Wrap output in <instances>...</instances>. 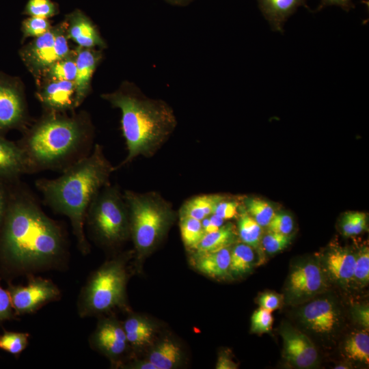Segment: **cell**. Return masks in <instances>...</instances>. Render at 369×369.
I'll return each instance as SVG.
<instances>
[{"label":"cell","instance_id":"52a82bcc","mask_svg":"<svg viewBox=\"0 0 369 369\" xmlns=\"http://www.w3.org/2000/svg\"><path fill=\"white\" fill-rule=\"evenodd\" d=\"M85 224L92 237L101 245L113 247L128 239V208L117 185L110 183L98 191L87 208Z\"/></svg>","mask_w":369,"mask_h":369},{"label":"cell","instance_id":"7dc6e473","mask_svg":"<svg viewBox=\"0 0 369 369\" xmlns=\"http://www.w3.org/2000/svg\"><path fill=\"white\" fill-rule=\"evenodd\" d=\"M237 366V364L224 353L219 356L216 364L217 369H236Z\"/></svg>","mask_w":369,"mask_h":369},{"label":"cell","instance_id":"60d3db41","mask_svg":"<svg viewBox=\"0 0 369 369\" xmlns=\"http://www.w3.org/2000/svg\"><path fill=\"white\" fill-rule=\"evenodd\" d=\"M125 332H154V328L144 318L136 316H128L122 324Z\"/></svg>","mask_w":369,"mask_h":369},{"label":"cell","instance_id":"83f0119b","mask_svg":"<svg viewBox=\"0 0 369 369\" xmlns=\"http://www.w3.org/2000/svg\"><path fill=\"white\" fill-rule=\"evenodd\" d=\"M255 260L254 248L243 243L236 244L230 253V271L235 275H243L253 267Z\"/></svg>","mask_w":369,"mask_h":369},{"label":"cell","instance_id":"b9f144b4","mask_svg":"<svg viewBox=\"0 0 369 369\" xmlns=\"http://www.w3.org/2000/svg\"><path fill=\"white\" fill-rule=\"evenodd\" d=\"M125 333L128 344L135 347H140L151 341L154 332L131 331L125 332Z\"/></svg>","mask_w":369,"mask_h":369},{"label":"cell","instance_id":"484cf974","mask_svg":"<svg viewBox=\"0 0 369 369\" xmlns=\"http://www.w3.org/2000/svg\"><path fill=\"white\" fill-rule=\"evenodd\" d=\"M76 51L70 53L49 66L42 75L48 81H74L77 73Z\"/></svg>","mask_w":369,"mask_h":369},{"label":"cell","instance_id":"816d5d0a","mask_svg":"<svg viewBox=\"0 0 369 369\" xmlns=\"http://www.w3.org/2000/svg\"><path fill=\"white\" fill-rule=\"evenodd\" d=\"M171 1H176V2H181V1H184L186 0H171Z\"/></svg>","mask_w":369,"mask_h":369},{"label":"cell","instance_id":"d6a6232c","mask_svg":"<svg viewBox=\"0 0 369 369\" xmlns=\"http://www.w3.org/2000/svg\"><path fill=\"white\" fill-rule=\"evenodd\" d=\"M342 232L346 236L359 234L366 228V215L362 212H348L341 222Z\"/></svg>","mask_w":369,"mask_h":369},{"label":"cell","instance_id":"ffe728a7","mask_svg":"<svg viewBox=\"0 0 369 369\" xmlns=\"http://www.w3.org/2000/svg\"><path fill=\"white\" fill-rule=\"evenodd\" d=\"M355 255L346 249H335L326 258L325 264L331 276L342 284H347L353 279Z\"/></svg>","mask_w":369,"mask_h":369},{"label":"cell","instance_id":"f1b7e54d","mask_svg":"<svg viewBox=\"0 0 369 369\" xmlns=\"http://www.w3.org/2000/svg\"><path fill=\"white\" fill-rule=\"evenodd\" d=\"M243 205L249 215L262 228L269 225L275 213L269 202L258 197H245Z\"/></svg>","mask_w":369,"mask_h":369},{"label":"cell","instance_id":"277c9868","mask_svg":"<svg viewBox=\"0 0 369 369\" xmlns=\"http://www.w3.org/2000/svg\"><path fill=\"white\" fill-rule=\"evenodd\" d=\"M101 96L121 111V128L127 155L115 167V170L139 156L152 157L176 127L172 108L162 100L146 96L135 86L126 84Z\"/></svg>","mask_w":369,"mask_h":369},{"label":"cell","instance_id":"cb8c5ba5","mask_svg":"<svg viewBox=\"0 0 369 369\" xmlns=\"http://www.w3.org/2000/svg\"><path fill=\"white\" fill-rule=\"evenodd\" d=\"M182 359L180 346L174 341L164 340L151 351L148 360L157 369H171L177 366Z\"/></svg>","mask_w":369,"mask_h":369},{"label":"cell","instance_id":"f546056e","mask_svg":"<svg viewBox=\"0 0 369 369\" xmlns=\"http://www.w3.org/2000/svg\"><path fill=\"white\" fill-rule=\"evenodd\" d=\"M179 218L180 234L184 246L195 249L205 234L201 221L186 216Z\"/></svg>","mask_w":369,"mask_h":369},{"label":"cell","instance_id":"9c48e42d","mask_svg":"<svg viewBox=\"0 0 369 369\" xmlns=\"http://www.w3.org/2000/svg\"><path fill=\"white\" fill-rule=\"evenodd\" d=\"M27 278L25 286L8 284V291L16 316L34 313L61 297L60 290L51 279L33 275H27Z\"/></svg>","mask_w":369,"mask_h":369},{"label":"cell","instance_id":"4fadbf2b","mask_svg":"<svg viewBox=\"0 0 369 369\" xmlns=\"http://www.w3.org/2000/svg\"><path fill=\"white\" fill-rule=\"evenodd\" d=\"M280 334L284 342V357L289 363L300 368L316 364L318 352L306 335L289 326L282 327Z\"/></svg>","mask_w":369,"mask_h":369},{"label":"cell","instance_id":"ee69618b","mask_svg":"<svg viewBox=\"0 0 369 369\" xmlns=\"http://www.w3.org/2000/svg\"><path fill=\"white\" fill-rule=\"evenodd\" d=\"M258 301L260 308L271 312L277 309L281 302L279 296L273 292L263 293L260 297Z\"/></svg>","mask_w":369,"mask_h":369},{"label":"cell","instance_id":"2e32d148","mask_svg":"<svg viewBox=\"0 0 369 369\" xmlns=\"http://www.w3.org/2000/svg\"><path fill=\"white\" fill-rule=\"evenodd\" d=\"M65 21L68 38L79 46L93 49L106 46L94 24L81 10L76 9L69 13Z\"/></svg>","mask_w":369,"mask_h":369},{"label":"cell","instance_id":"8d00e7d4","mask_svg":"<svg viewBox=\"0 0 369 369\" xmlns=\"http://www.w3.org/2000/svg\"><path fill=\"white\" fill-rule=\"evenodd\" d=\"M273 322L271 312L260 308L255 310L251 318V331L256 333H268Z\"/></svg>","mask_w":369,"mask_h":369},{"label":"cell","instance_id":"7402d4cb","mask_svg":"<svg viewBox=\"0 0 369 369\" xmlns=\"http://www.w3.org/2000/svg\"><path fill=\"white\" fill-rule=\"evenodd\" d=\"M237 239L235 226L228 223L213 232L205 234L195 250L197 254L216 251L235 245Z\"/></svg>","mask_w":369,"mask_h":369},{"label":"cell","instance_id":"681fc988","mask_svg":"<svg viewBox=\"0 0 369 369\" xmlns=\"http://www.w3.org/2000/svg\"><path fill=\"white\" fill-rule=\"evenodd\" d=\"M210 222L215 226L220 228L223 225L224 219L216 215L215 214H211L209 217Z\"/></svg>","mask_w":369,"mask_h":369},{"label":"cell","instance_id":"ba28073f","mask_svg":"<svg viewBox=\"0 0 369 369\" xmlns=\"http://www.w3.org/2000/svg\"><path fill=\"white\" fill-rule=\"evenodd\" d=\"M68 40L66 23L64 20L24 46L20 50L19 55L33 74L42 75L52 64L70 53Z\"/></svg>","mask_w":369,"mask_h":369},{"label":"cell","instance_id":"8992f818","mask_svg":"<svg viewBox=\"0 0 369 369\" xmlns=\"http://www.w3.org/2000/svg\"><path fill=\"white\" fill-rule=\"evenodd\" d=\"M122 257L105 262L88 278L77 300L81 318L104 314L125 305L128 275Z\"/></svg>","mask_w":369,"mask_h":369},{"label":"cell","instance_id":"6da1fadb","mask_svg":"<svg viewBox=\"0 0 369 369\" xmlns=\"http://www.w3.org/2000/svg\"><path fill=\"white\" fill-rule=\"evenodd\" d=\"M68 244L62 227L42 210L19 180L10 182L6 214L0 228V263L12 275L62 267Z\"/></svg>","mask_w":369,"mask_h":369},{"label":"cell","instance_id":"44dd1931","mask_svg":"<svg viewBox=\"0 0 369 369\" xmlns=\"http://www.w3.org/2000/svg\"><path fill=\"white\" fill-rule=\"evenodd\" d=\"M231 247L216 251L197 254L195 266L200 272L212 277H223L230 271Z\"/></svg>","mask_w":369,"mask_h":369},{"label":"cell","instance_id":"f907efd6","mask_svg":"<svg viewBox=\"0 0 369 369\" xmlns=\"http://www.w3.org/2000/svg\"><path fill=\"white\" fill-rule=\"evenodd\" d=\"M336 369H341V368H344V369H346L348 368V367H346L345 365H338L337 366L335 367Z\"/></svg>","mask_w":369,"mask_h":369},{"label":"cell","instance_id":"d590c367","mask_svg":"<svg viewBox=\"0 0 369 369\" xmlns=\"http://www.w3.org/2000/svg\"><path fill=\"white\" fill-rule=\"evenodd\" d=\"M290 235L269 232L261 239V244L264 250L270 254L277 253L290 243Z\"/></svg>","mask_w":369,"mask_h":369},{"label":"cell","instance_id":"d6986e66","mask_svg":"<svg viewBox=\"0 0 369 369\" xmlns=\"http://www.w3.org/2000/svg\"><path fill=\"white\" fill-rule=\"evenodd\" d=\"M259 8L274 31L283 32V25L306 0H257Z\"/></svg>","mask_w":369,"mask_h":369},{"label":"cell","instance_id":"f35d334b","mask_svg":"<svg viewBox=\"0 0 369 369\" xmlns=\"http://www.w3.org/2000/svg\"><path fill=\"white\" fill-rule=\"evenodd\" d=\"M239 202L234 200H228L225 196L215 206L213 214L224 220L236 217L238 215Z\"/></svg>","mask_w":369,"mask_h":369},{"label":"cell","instance_id":"5bb4252c","mask_svg":"<svg viewBox=\"0 0 369 369\" xmlns=\"http://www.w3.org/2000/svg\"><path fill=\"white\" fill-rule=\"evenodd\" d=\"M38 98L47 113H65L78 107L74 81H48Z\"/></svg>","mask_w":369,"mask_h":369},{"label":"cell","instance_id":"5b68a950","mask_svg":"<svg viewBox=\"0 0 369 369\" xmlns=\"http://www.w3.org/2000/svg\"><path fill=\"white\" fill-rule=\"evenodd\" d=\"M130 224V236L139 256L152 250L174 222L171 203L156 191H124Z\"/></svg>","mask_w":369,"mask_h":369},{"label":"cell","instance_id":"603a6c76","mask_svg":"<svg viewBox=\"0 0 369 369\" xmlns=\"http://www.w3.org/2000/svg\"><path fill=\"white\" fill-rule=\"evenodd\" d=\"M225 196L219 194H202L186 200L179 210V217H190L202 221L213 213L215 206Z\"/></svg>","mask_w":369,"mask_h":369},{"label":"cell","instance_id":"74e56055","mask_svg":"<svg viewBox=\"0 0 369 369\" xmlns=\"http://www.w3.org/2000/svg\"><path fill=\"white\" fill-rule=\"evenodd\" d=\"M266 227L269 232L290 235L294 228V221L290 215L278 213H275Z\"/></svg>","mask_w":369,"mask_h":369},{"label":"cell","instance_id":"e0dca14e","mask_svg":"<svg viewBox=\"0 0 369 369\" xmlns=\"http://www.w3.org/2000/svg\"><path fill=\"white\" fill-rule=\"evenodd\" d=\"M29 174L25 154L17 144L0 136V179L12 182Z\"/></svg>","mask_w":369,"mask_h":369},{"label":"cell","instance_id":"f6af8a7d","mask_svg":"<svg viewBox=\"0 0 369 369\" xmlns=\"http://www.w3.org/2000/svg\"><path fill=\"white\" fill-rule=\"evenodd\" d=\"M354 317L364 328L369 327V308L368 305L355 306L353 310Z\"/></svg>","mask_w":369,"mask_h":369},{"label":"cell","instance_id":"4316f807","mask_svg":"<svg viewBox=\"0 0 369 369\" xmlns=\"http://www.w3.org/2000/svg\"><path fill=\"white\" fill-rule=\"evenodd\" d=\"M346 356L355 361L369 363V335L368 330L357 331L346 340L344 347Z\"/></svg>","mask_w":369,"mask_h":369},{"label":"cell","instance_id":"c3c4849f","mask_svg":"<svg viewBox=\"0 0 369 369\" xmlns=\"http://www.w3.org/2000/svg\"><path fill=\"white\" fill-rule=\"evenodd\" d=\"M127 366L128 368L138 369H157L156 367L149 360L139 361L131 365H128Z\"/></svg>","mask_w":369,"mask_h":369},{"label":"cell","instance_id":"7bdbcfd3","mask_svg":"<svg viewBox=\"0 0 369 369\" xmlns=\"http://www.w3.org/2000/svg\"><path fill=\"white\" fill-rule=\"evenodd\" d=\"M10 182L0 179V228L3 222L8 206Z\"/></svg>","mask_w":369,"mask_h":369},{"label":"cell","instance_id":"1f68e13d","mask_svg":"<svg viewBox=\"0 0 369 369\" xmlns=\"http://www.w3.org/2000/svg\"><path fill=\"white\" fill-rule=\"evenodd\" d=\"M58 13V5L51 0H28L23 11V14L29 16L47 19Z\"/></svg>","mask_w":369,"mask_h":369},{"label":"cell","instance_id":"9a60e30c","mask_svg":"<svg viewBox=\"0 0 369 369\" xmlns=\"http://www.w3.org/2000/svg\"><path fill=\"white\" fill-rule=\"evenodd\" d=\"M301 319L312 331L320 334L332 333L339 323L336 306L329 299H316L303 308Z\"/></svg>","mask_w":369,"mask_h":369},{"label":"cell","instance_id":"ac0fdd59","mask_svg":"<svg viewBox=\"0 0 369 369\" xmlns=\"http://www.w3.org/2000/svg\"><path fill=\"white\" fill-rule=\"evenodd\" d=\"M75 51L77 73L74 82L77 105L79 107L90 92L92 78L102 55L100 51L81 46H78Z\"/></svg>","mask_w":369,"mask_h":369},{"label":"cell","instance_id":"8fae6325","mask_svg":"<svg viewBox=\"0 0 369 369\" xmlns=\"http://www.w3.org/2000/svg\"><path fill=\"white\" fill-rule=\"evenodd\" d=\"M90 344L114 361L122 357L128 346L122 325L113 318L98 322L90 338Z\"/></svg>","mask_w":369,"mask_h":369},{"label":"cell","instance_id":"7c38bea8","mask_svg":"<svg viewBox=\"0 0 369 369\" xmlns=\"http://www.w3.org/2000/svg\"><path fill=\"white\" fill-rule=\"evenodd\" d=\"M320 266L314 262L296 266L291 271L287 287L288 295L294 300H301L323 291L327 283Z\"/></svg>","mask_w":369,"mask_h":369},{"label":"cell","instance_id":"4dcf8cb0","mask_svg":"<svg viewBox=\"0 0 369 369\" xmlns=\"http://www.w3.org/2000/svg\"><path fill=\"white\" fill-rule=\"evenodd\" d=\"M29 333L4 331L0 335V348L18 357L29 344Z\"/></svg>","mask_w":369,"mask_h":369},{"label":"cell","instance_id":"30bf717a","mask_svg":"<svg viewBox=\"0 0 369 369\" xmlns=\"http://www.w3.org/2000/svg\"><path fill=\"white\" fill-rule=\"evenodd\" d=\"M27 112L18 81L0 72V136L12 129H25Z\"/></svg>","mask_w":369,"mask_h":369},{"label":"cell","instance_id":"d4e9b609","mask_svg":"<svg viewBox=\"0 0 369 369\" xmlns=\"http://www.w3.org/2000/svg\"><path fill=\"white\" fill-rule=\"evenodd\" d=\"M238 219V236L242 243L254 249L261 245L262 228L247 212L244 206L239 205Z\"/></svg>","mask_w":369,"mask_h":369},{"label":"cell","instance_id":"bcb514c9","mask_svg":"<svg viewBox=\"0 0 369 369\" xmlns=\"http://www.w3.org/2000/svg\"><path fill=\"white\" fill-rule=\"evenodd\" d=\"M328 5H338L346 11L353 7L352 0H320V4L318 9H321Z\"/></svg>","mask_w":369,"mask_h":369},{"label":"cell","instance_id":"3957f363","mask_svg":"<svg viewBox=\"0 0 369 369\" xmlns=\"http://www.w3.org/2000/svg\"><path fill=\"white\" fill-rule=\"evenodd\" d=\"M94 129L87 114L68 116L47 113L23 130L17 144L23 150L29 174L44 170L64 172L92 150Z\"/></svg>","mask_w":369,"mask_h":369},{"label":"cell","instance_id":"e575fe53","mask_svg":"<svg viewBox=\"0 0 369 369\" xmlns=\"http://www.w3.org/2000/svg\"><path fill=\"white\" fill-rule=\"evenodd\" d=\"M52 28L47 18L29 16L22 22L21 29L23 39L33 37L38 38Z\"/></svg>","mask_w":369,"mask_h":369},{"label":"cell","instance_id":"7a4b0ae2","mask_svg":"<svg viewBox=\"0 0 369 369\" xmlns=\"http://www.w3.org/2000/svg\"><path fill=\"white\" fill-rule=\"evenodd\" d=\"M115 167L96 144L90 154L75 163L55 179L40 178L35 182L43 202L55 213L70 221L77 247L83 255L90 251L84 226L87 208L94 197L110 184Z\"/></svg>","mask_w":369,"mask_h":369},{"label":"cell","instance_id":"836d02e7","mask_svg":"<svg viewBox=\"0 0 369 369\" xmlns=\"http://www.w3.org/2000/svg\"><path fill=\"white\" fill-rule=\"evenodd\" d=\"M352 281L361 286L366 285L369 281V249L361 248L355 255V262Z\"/></svg>","mask_w":369,"mask_h":369},{"label":"cell","instance_id":"ab89813d","mask_svg":"<svg viewBox=\"0 0 369 369\" xmlns=\"http://www.w3.org/2000/svg\"><path fill=\"white\" fill-rule=\"evenodd\" d=\"M16 316L10 294L1 286L0 284V323L14 319Z\"/></svg>","mask_w":369,"mask_h":369}]
</instances>
